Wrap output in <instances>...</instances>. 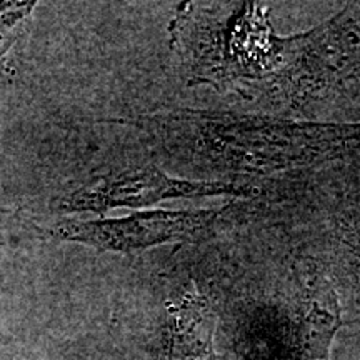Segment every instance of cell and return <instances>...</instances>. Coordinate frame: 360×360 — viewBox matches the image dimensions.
Returning <instances> with one entry per match:
<instances>
[{
  "label": "cell",
  "mask_w": 360,
  "mask_h": 360,
  "mask_svg": "<svg viewBox=\"0 0 360 360\" xmlns=\"http://www.w3.org/2000/svg\"><path fill=\"white\" fill-rule=\"evenodd\" d=\"M35 2H0V75H12L7 56L29 25Z\"/></svg>",
  "instance_id": "cell-4"
},
{
  "label": "cell",
  "mask_w": 360,
  "mask_h": 360,
  "mask_svg": "<svg viewBox=\"0 0 360 360\" xmlns=\"http://www.w3.org/2000/svg\"><path fill=\"white\" fill-rule=\"evenodd\" d=\"M214 220V212L148 210L119 219L60 222L49 231V237L92 247L98 252L130 255L155 245L195 240Z\"/></svg>",
  "instance_id": "cell-2"
},
{
  "label": "cell",
  "mask_w": 360,
  "mask_h": 360,
  "mask_svg": "<svg viewBox=\"0 0 360 360\" xmlns=\"http://www.w3.org/2000/svg\"><path fill=\"white\" fill-rule=\"evenodd\" d=\"M240 188L217 182H193L172 177L157 167H134L98 175L52 202L57 214H105L120 207H150L170 199L240 193Z\"/></svg>",
  "instance_id": "cell-1"
},
{
  "label": "cell",
  "mask_w": 360,
  "mask_h": 360,
  "mask_svg": "<svg viewBox=\"0 0 360 360\" xmlns=\"http://www.w3.org/2000/svg\"><path fill=\"white\" fill-rule=\"evenodd\" d=\"M214 317L195 290L187 292L172 312L167 335L169 360H202L210 349Z\"/></svg>",
  "instance_id": "cell-3"
}]
</instances>
